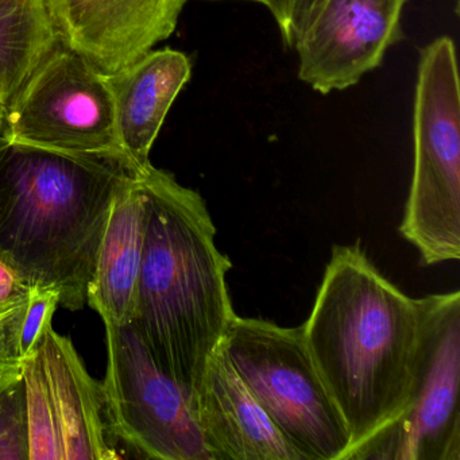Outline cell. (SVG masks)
<instances>
[{"mask_svg":"<svg viewBox=\"0 0 460 460\" xmlns=\"http://www.w3.org/2000/svg\"><path fill=\"white\" fill-rule=\"evenodd\" d=\"M314 367L349 429L344 460L397 421L411 398L420 309L359 243L335 246L303 325Z\"/></svg>","mask_w":460,"mask_h":460,"instance_id":"cell-1","label":"cell"},{"mask_svg":"<svg viewBox=\"0 0 460 460\" xmlns=\"http://www.w3.org/2000/svg\"><path fill=\"white\" fill-rule=\"evenodd\" d=\"M138 169L125 155H80L0 137V260L60 304L87 303L118 193Z\"/></svg>","mask_w":460,"mask_h":460,"instance_id":"cell-2","label":"cell"},{"mask_svg":"<svg viewBox=\"0 0 460 460\" xmlns=\"http://www.w3.org/2000/svg\"><path fill=\"white\" fill-rule=\"evenodd\" d=\"M138 174L146 231L130 324L193 402L209 358L238 316L226 279L233 265L217 247V228L196 190L152 164Z\"/></svg>","mask_w":460,"mask_h":460,"instance_id":"cell-3","label":"cell"},{"mask_svg":"<svg viewBox=\"0 0 460 460\" xmlns=\"http://www.w3.org/2000/svg\"><path fill=\"white\" fill-rule=\"evenodd\" d=\"M425 266L460 258V84L456 49L440 37L420 50L413 174L400 225Z\"/></svg>","mask_w":460,"mask_h":460,"instance_id":"cell-4","label":"cell"},{"mask_svg":"<svg viewBox=\"0 0 460 460\" xmlns=\"http://www.w3.org/2000/svg\"><path fill=\"white\" fill-rule=\"evenodd\" d=\"M223 347L276 429L303 460H344L351 438L304 339L303 327L236 316Z\"/></svg>","mask_w":460,"mask_h":460,"instance_id":"cell-5","label":"cell"},{"mask_svg":"<svg viewBox=\"0 0 460 460\" xmlns=\"http://www.w3.org/2000/svg\"><path fill=\"white\" fill-rule=\"evenodd\" d=\"M420 343L405 411L349 460H460V293L417 298Z\"/></svg>","mask_w":460,"mask_h":460,"instance_id":"cell-6","label":"cell"},{"mask_svg":"<svg viewBox=\"0 0 460 460\" xmlns=\"http://www.w3.org/2000/svg\"><path fill=\"white\" fill-rule=\"evenodd\" d=\"M104 325L101 386L112 438L149 459L212 460L190 395L155 365L133 325Z\"/></svg>","mask_w":460,"mask_h":460,"instance_id":"cell-7","label":"cell"},{"mask_svg":"<svg viewBox=\"0 0 460 460\" xmlns=\"http://www.w3.org/2000/svg\"><path fill=\"white\" fill-rule=\"evenodd\" d=\"M0 137L60 152L125 155L107 75L61 44L6 104Z\"/></svg>","mask_w":460,"mask_h":460,"instance_id":"cell-8","label":"cell"},{"mask_svg":"<svg viewBox=\"0 0 460 460\" xmlns=\"http://www.w3.org/2000/svg\"><path fill=\"white\" fill-rule=\"evenodd\" d=\"M28 401L29 460H117L101 382L71 339L52 325L21 360Z\"/></svg>","mask_w":460,"mask_h":460,"instance_id":"cell-9","label":"cell"},{"mask_svg":"<svg viewBox=\"0 0 460 460\" xmlns=\"http://www.w3.org/2000/svg\"><path fill=\"white\" fill-rule=\"evenodd\" d=\"M408 0H324L296 49L301 82L327 95L357 84L402 39Z\"/></svg>","mask_w":460,"mask_h":460,"instance_id":"cell-10","label":"cell"},{"mask_svg":"<svg viewBox=\"0 0 460 460\" xmlns=\"http://www.w3.org/2000/svg\"><path fill=\"white\" fill-rule=\"evenodd\" d=\"M188 0H45L58 41L114 74L166 41Z\"/></svg>","mask_w":460,"mask_h":460,"instance_id":"cell-11","label":"cell"},{"mask_svg":"<svg viewBox=\"0 0 460 460\" xmlns=\"http://www.w3.org/2000/svg\"><path fill=\"white\" fill-rule=\"evenodd\" d=\"M192 405L212 460H303L252 397L223 343L209 358Z\"/></svg>","mask_w":460,"mask_h":460,"instance_id":"cell-12","label":"cell"},{"mask_svg":"<svg viewBox=\"0 0 460 460\" xmlns=\"http://www.w3.org/2000/svg\"><path fill=\"white\" fill-rule=\"evenodd\" d=\"M190 75V58L171 48L150 50L130 66L107 75L118 142L134 168L152 164L153 145Z\"/></svg>","mask_w":460,"mask_h":460,"instance_id":"cell-13","label":"cell"},{"mask_svg":"<svg viewBox=\"0 0 460 460\" xmlns=\"http://www.w3.org/2000/svg\"><path fill=\"white\" fill-rule=\"evenodd\" d=\"M145 231L146 195L136 171L115 199L88 287L87 303L103 322H133Z\"/></svg>","mask_w":460,"mask_h":460,"instance_id":"cell-14","label":"cell"},{"mask_svg":"<svg viewBox=\"0 0 460 460\" xmlns=\"http://www.w3.org/2000/svg\"><path fill=\"white\" fill-rule=\"evenodd\" d=\"M60 45L45 0H0V103Z\"/></svg>","mask_w":460,"mask_h":460,"instance_id":"cell-15","label":"cell"},{"mask_svg":"<svg viewBox=\"0 0 460 460\" xmlns=\"http://www.w3.org/2000/svg\"><path fill=\"white\" fill-rule=\"evenodd\" d=\"M28 401L21 363L0 374V460H29Z\"/></svg>","mask_w":460,"mask_h":460,"instance_id":"cell-16","label":"cell"},{"mask_svg":"<svg viewBox=\"0 0 460 460\" xmlns=\"http://www.w3.org/2000/svg\"><path fill=\"white\" fill-rule=\"evenodd\" d=\"M60 304V295L53 289L33 288L23 309L20 330L21 358L26 357L39 343L48 327L52 325L53 314Z\"/></svg>","mask_w":460,"mask_h":460,"instance_id":"cell-17","label":"cell"},{"mask_svg":"<svg viewBox=\"0 0 460 460\" xmlns=\"http://www.w3.org/2000/svg\"><path fill=\"white\" fill-rule=\"evenodd\" d=\"M324 0H273L269 12L281 31L282 41L293 49Z\"/></svg>","mask_w":460,"mask_h":460,"instance_id":"cell-18","label":"cell"},{"mask_svg":"<svg viewBox=\"0 0 460 460\" xmlns=\"http://www.w3.org/2000/svg\"><path fill=\"white\" fill-rule=\"evenodd\" d=\"M33 288L26 285L20 277L0 260V319L9 316L28 303Z\"/></svg>","mask_w":460,"mask_h":460,"instance_id":"cell-19","label":"cell"},{"mask_svg":"<svg viewBox=\"0 0 460 460\" xmlns=\"http://www.w3.org/2000/svg\"><path fill=\"white\" fill-rule=\"evenodd\" d=\"M25 305L0 319V374H4L13 366L20 365L22 360L18 341Z\"/></svg>","mask_w":460,"mask_h":460,"instance_id":"cell-20","label":"cell"},{"mask_svg":"<svg viewBox=\"0 0 460 460\" xmlns=\"http://www.w3.org/2000/svg\"><path fill=\"white\" fill-rule=\"evenodd\" d=\"M4 114H6V104L0 103V133L4 130Z\"/></svg>","mask_w":460,"mask_h":460,"instance_id":"cell-21","label":"cell"},{"mask_svg":"<svg viewBox=\"0 0 460 460\" xmlns=\"http://www.w3.org/2000/svg\"><path fill=\"white\" fill-rule=\"evenodd\" d=\"M212 2H217V0H212ZM247 2H255V4H263V6L268 7L269 9L273 0H247Z\"/></svg>","mask_w":460,"mask_h":460,"instance_id":"cell-22","label":"cell"}]
</instances>
